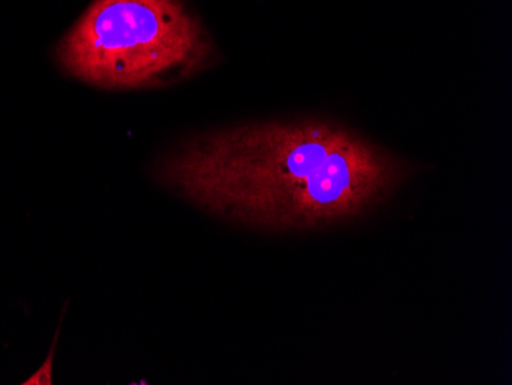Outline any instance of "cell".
I'll list each match as a JSON object with an SVG mask.
<instances>
[{"label":"cell","mask_w":512,"mask_h":385,"mask_svg":"<svg viewBox=\"0 0 512 385\" xmlns=\"http://www.w3.org/2000/svg\"><path fill=\"white\" fill-rule=\"evenodd\" d=\"M214 57L211 36L181 0H94L57 48L69 76L103 89L175 85Z\"/></svg>","instance_id":"obj_2"},{"label":"cell","mask_w":512,"mask_h":385,"mask_svg":"<svg viewBox=\"0 0 512 385\" xmlns=\"http://www.w3.org/2000/svg\"><path fill=\"white\" fill-rule=\"evenodd\" d=\"M413 166L332 120L247 123L194 135L161 158L163 188L243 228L309 232L379 211Z\"/></svg>","instance_id":"obj_1"}]
</instances>
